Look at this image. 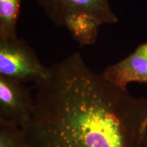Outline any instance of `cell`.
<instances>
[{
	"instance_id": "cell-3",
	"label": "cell",
	"mask_w": 147,
	"mask_h": 147,
	"mask_svg": "<svg viewBox=\"0 0 147 147\" xmlns=\"http://www.w3.org/2000/svg\"><path fill=\"white\" fill-rule=\"evenodd\" d=\"M39 6L55 25L63 27L69 14L82 12L94 16L102 25L118 22L109 0H36Z\"/></svg>"
},
{
	"instance_id": "cell-9",
	"label": "cell",
	"mask_w": 147,
	"mask_h": 147,
	"mask_svg": "<svg viewBox=\"0 0 147 147\" xmlns=\"http://www.w3.org/2000/svg\"><path fill=\"white\" fill-rule=\"evenodd\" d=\"M142 147H147V138H146V140H145L144 144V145H143Z\"/></svg>"
},
{
	"instance_id": "cell-4",
	"label": "cell",
	"mask_w": 147,
	"mask_h": 147,
	"mask_svg": "<svg viewBox=\"0 0 147 147\" xmlns=\"http://www.w3.org/2000/svg\"><path fill=\"white\" fill-rule=\"evenodd\" d=\"M34 104L24 82L0 76V121L21 127L30 117Z\"/></svg>"
},
{
	"instance_id": "cell-1",
	"label": "cell",
	"mask_w": 147,
	"mask_h": 147,
	"mask_svg": "<svg viewBox=\"0 0 147 147\" xmlns=\"http://www.w3.org/2000/svg\"><path fill=\"white\" fill-rule=\"evenodd\" d=\"M32 113L21 127L25 147H142L147 99L108 81L74 53L35 84Z\"/></svg>"
},
{
	"instance_id": "cell-8",
	"label": "cell",
	"mask_w": 147,
	"mask_h": 147,
	"mask_svg": "<svg viewBox=\"0 0 147 147\" xmlns=\"http://www.w3.org/2000/svg\"><path fill=\"white\" fill-rule=\"evenodd\" d=\"M0 147H25L21 127L0 121Z\"/></svg>"
},
{
	"instance_id": "cell-7",
	"label": "cell",
	"mask_w": 147,
	"mask_h": 147,
	"mask_svg": "<svg viewBox=\"0 0 147 147\" xmlns=\"http://www.w3.org/2000/svg\"><path fill=\"white\" fill-rule=\"evenodd\" d=\"M22 0H0V40L18 37L17 22Z\"/></svg>"
},
{
	"instance_id": "cell-6",
	"label": "cell",
	"mask_w": 147,
	"mask_h": 147,
	"mask_svg": "<svg viewBox=\"0 0 147 147\" xmlns=\"http://www.w3.org/2000/svg\"><path fill=\"white\" fill-rule=\"evenodd\" d=\"M102 25V23L94 16L78 12L69 14L64 20L63 27L79 45L91 46L97 42Z\"/></svg>"
},
{
	"instance_id": "cell-2",
	"label": "cell",
	"mask_w": 147,
	"mask_h": 147,
	"mask_svg": "<svg viewBox=\"0 0 147 147\" xmlns=\"http://www.w3.org/2000/svg\"><path fill=\"white\" fill-rule=\"evenodd\" d=\"M48 74L49 67L42 64L25 40L16 37L0 40V76L36 84Z\"/></svg>"
},
{
	"instance_id": "cell-5",
	"label": "cell",
	"mask_w": 147,
	"mask_h": 147,
	"mask_svg": "<svg viewBox=\"0 0 147 147\" xmlns=\"http://www.w3.org/2000/svg\"><path fill=\"white\" fill-rule=\"evenodd\" d=\"M102 74L109 82L124 89L131 82L147 84V41L123 59L106 67Z\"/></svg>"
}]
</instances>
